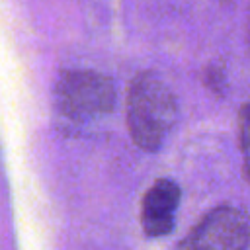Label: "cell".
<instances>
[{
	"label": "cell",
	"instance_id": "cell-6",
	"mask_svg": "<svg viewBox=\"0 0 250 250\" xmlns=\"http://www.w3.org/2000/svg\"><path fill=\"white\" fill-rule=\"evenodd\" d=\"M219 2H230V0H219Z\"/></svg>",
	"mask_w": 250,
	"mask_h": 250
},
{
	"label": "cell",
	"instance_id": "cell-5",
	"mask_svg": "<svg viewBox=\"0 0 250 250\" xmlns=\"http://www.w3.org/2000/svg\"><path fill=\"white\" fill-rule=\"evenodd\" d=\"M238 139H240L244 172L250 180V102L244 104L238 111Z\"/></svg>",
	"mask_w": 250,
	"mask_h": 250
},
{
	"label": "cell",
	"instance_id": "cell-4",
	"mask_svg": "<svg viewBox=\"0 0 250 250\" xmlns=\"http://www.w3.org/2000/svg\"><path fill=\"white\" fill-rule=\"evenodd\" d=\"M180 197V186L168 178L156 180L145 191L141 203V225L148 236H166L172 232Z\"/></svg>",
	"mask_w": 250,
	"mask_h": 250
},
{
	"label": "cell",
	"instance_id": "cell-2",
	"mask_svg": "<svg viewBox=\"0 0 250 250\" xmlns=\"http://www.w3.org/2000/svg\"><path fill=\"white\" fill-rule=\"evenodd\" d=\"M115 107V86L109 76L72 68L61 72L53 90V109L61 131H78L104 117Z\"/></svg>",
	"mask_w": 250,
	"mask_h": 250
},
{
	"label": "cell",
	"instance_id": "cell-3",
	"mask_svg": "<svg viewBox=\"0 0 250 250\" xmlns=\"http://www.w3.org/2000/svg\"><path fill=\"white\" fill-rule=\"evenodd\" d=\"M250 244V223L246 215L230 205L211 209L188 234L182 250H246Z\"/></svg>",
	"mask_w": 250,
	"mask_h": 250
},
{
	"label": "cell",
	"instance_id": "cell-1",
	"mask_svg": "<svg viewBox=\"0 0 250 250\" xmlns=\"http://www.w3.org/2000/svg\"><path fill=\"white\" fill-rule=\"evenodd\" d=\"M178 121V102L168 84L154 72H139L127 94V129L133 143L158 150Z\"/></svg>",
	"mask_w": 250,
	"mask_h": 250
}]
</instances>
